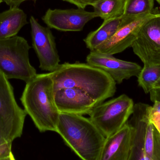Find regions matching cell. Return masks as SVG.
<instances>
[{"label":"cell","instance_id":"6da1fadb","mask_svg":"<svg viewBox=\"0 0 160 160\" xmlns=\"http://www.w3.org/2000/svg\"><path fill=\"white\" fill-rule=\"evenodd\" d=\"M50 73L55 91L62 88H79L86 92L97 105L112 97L116 91V83L110 75L87 63H65Z\"/></svg>","mask_w":160,"mask_h":160},{"label":"cell","instance_id":"7a4b0ae2","mask_svg":"<svg viewBox=\"0 0 160 160\" xmlns=\"http://www.w3.org/2000/svg\"><path fill=\"white\" fill-rule=\"evenodd\" d=\"M54 96V84L50 72L37 74L26 83L21 101L40 132H56L61 113Z\"/></svg>","mask_w":160,"mask_h":160},{"label":"cell","instance_id":"3957f363","mask_svg":"<svg viewBox=\"0 0 160 160\" xmlns=\"http://www.w3.org/2000/svg\"><path fill=\"white\" fill-rule=\"evenodd\" d=\"M56 132L81 159H99L106 138L89 118L61 113Z\"/></svg>","mask_w":160,"mask_h":160},{"label":"cell","instance_id":"277c9868","mask_svg":"<svg viewBox=\"0 0 160 160\" xmlns=\"http://www.w3.org/2000/svg\"><path fill=\"white\" fill-rule=\"evenodd\" d=\"M151 106L138 103L127 124L131 130L129 160H160V133L150 120Z\"/></svg>","mask_w":160,"mask_h":160},{"label":"cell","instance_id":"5b68a950","mask_svg":"<svg viewBox=\"0 0 160 160\" xmlns=\"http://www.w3.org/2000/svg\"><path fill=\"white\" fill-rule=\"evenodd\" d=\"M31 46L22 37L0 39V71L8 80L27 82L37 74L29 59Z\"/></svg>","mask_w":160,"mask_h":160},{"label":"cell","instance_id":"8992f818","mask_svg":"<svg viewBox=\"0 0 160 160\" xmlns=\"http://www.w3.org/2000/svg\"><path fill=\"white\" fill-rule=\"evenodd\" d=\"M133 100L125 94L96 105L88 115L102 135L109 137L120 129L133 111Z\"/></svg>","mask_w":160,"mask_h":160},{"label":"cell","instance_id":"52a82bcc","mask_svg":"<svg viewBox=\"0 0 160 160\" xmlns=\"http://www.w3.org/2000/svg\"><path fill=\"white\" fill-rule=\"evenodd\" d=\"M27 115L17 103L8 79L0 71V124L10 142L21 137Z\"/></svg>","mask_w":160,"mask_h":160},{"label":"cell","instance_id":"ba28073f","mask_svg":"<svg viewBox=\"0 0 160 160\" xmlns=\"http://www.w3.org/2000/svg\"><path fill=\"white\" fill-rule=\"evenodd\" d=\"M30 22L33 48L39 60V68L44 71L53 72L60 65L54 36L49 27L42 26L33 16Z\"/></svg>","mask_w":160,"mask_h":160},{"label":"cell","instance_id":"9c48e42d","mask_svg":"<svg viewBox=\"0 0 160 160\" xmlns=\"http://www.w3.org/2000/svg\"><path fill=\"white\" fill-rule=\"evenodd\" d=\"M131 47L144 65H160V14L143 25Z\"/></svg>","mask_w":160,"mask_h":160},{"label":"cell","instance_id":"30bf717a","mask_svg":"<svg viewBox=\"0 0 160 160\" xmlns=\"http://www.w3.org/2000/svg\"><path fill=\"white\" fill-rule=\"evenodd\" d=\"M98 17L94 12L84 8L52 9L49 8L42 20L49 28L63 32H79L85 25L94 18Z\"/></svg>","mask_w":160,"mask_h":160},{"label":"cell","instance_id":"8fae6325","mask_svg":"<svg viewBox=\"0 0 160 160\" xmlns=\"http://www.w3.org/2000/svg\"><path fill=\"white\" fill-rule=\"evenodd\" d=\"M159 16V13L144 14L129 23L122 25L112 37L97 47L94 51L111 55L124 51L131 47L143 25L151 19Z\"/></svg>","mask_w":160,"mask_h":160},{"label":"cell","instance_id":"7c38bea8","mask_svg":"<svg viewBox=\"0 0 160 160\" xmlns=\"http://www.w3.org/2000/svg\"><path fill=\"white\" fill-rule=\"evenodd\" d=\"M87 64L102 70L111 76L116 84L124 80L138 77L142 68L136 63L117 59L111 54L92 51L86 58Z\"/></svg>","mask_w":160,"mask_h":160},{"label":"cell","instance_id":"4fadbf2b","mask_svg":"<svg viewBox=\"0 0 160 160\" xmlns=\"http://www.w3.org/2000/svg\"><path fill=\"white\" fill-rule=\"evenodd\" d=\"M55 101L60 113L89 115L97 102L84 90L76 87L60 88L55 91Z\"/></svg>","mask_w":160,"mask_h":160},{"label":"cell","instance_id":"5bb4252c","mask_svg":"<svg viewBox=\"0 0 160 160\" xmlns=\"http://www.w3.org/2000/svg\"><path fill=\"white\" fill-rule=\"evenodd\" d=\"M131 147V130L127 123L106 138L99 160H129Z\"/></svg>","mask_w":160,"mask_h":160},{"label":"cell","instance_id":"9a60e30c","mask_svg":"<svg viewBox=\"0 0 160 160\" xmlns=\"http://www.w3.org/2000/svg\"><path fill=\"white\" fill-rule=\"evenodd\" d=\"M27 15L18 7H12L0 13V39L17 35L28 23Z\"/></svg>","mask_w":160,"mask_h":160},{"label":"cell","instance_id":"2e32d148","mask_svg":"<svg viewBox=\"0 0 160 160\" xmlns=\"http://www.w3.org/2000/svg\"><path fill=\"white\" fill-rule=\"evenodd\" d=\"M121 17L103 21L102 24L97 30L89 33L84 39L87 48L91 51H94L112 37L122 26Z\"/></svg>","mask_w":160,"mask_h":160},{"label":"cell","instance_id":"e0dca14e","mask_svg":"<svg viewBox=\"0 0 160 160\" xmlns=\"http://www.w3.org/2000/svg\"><path fill=\"white\" fill-rule=\"evenodd\" d=\"M154 6V0H125L122 26L142 15L152 13Z\"/></svg>","mask_w":160,"mask_h":160},{"label":"cell","instance_id":"ac0fdd59","mask_svg":"<svg viewBox=\"0 0 160 160\" xmlns=\"http://www.w3.org/2000/svg\"><path fill=\"white\" fill-rule=\"evenodd\" d=\"M125 0H99L94 5V11L103 20L121 17Z\"/></svg>","mask_w":160,"mask_h":160},{"label":"cell","instance_id":"d6986e66","mask_svg":"<svg viewBox=\"0 0 160 160\" xmlns=\"http://www.w3.org/2000/svg\"><path fill=\"white\" fill-rule=\"evenodd\" d=\"M138 78V85L148 94L160 79V65H144Z\"/></svg>","mask_w":160,"mask_h":160},{"label":"cell","instance_id":"ffe728a7","mask_svg":"<svg viewBox=\"0 0 160 160\" xmlns=\"http://www.w3.org/2000/svg\"><path fill=\"white\" fill-rule=\"evenodd\" d=\"M16 159L12 151V143L0 141V160Z\"/></svg>","mask_w":160,"mask_h":160},{"label":"cell","instance_id":"44dd1931","mask_svg":"<svg viewBox=\"0 0 160 160\" xmlns=\"http://www.w3.org/2000/svg\"><path fill=\"white\" fill-rule=\"evenodd\" d=\"M77 6L79 8L84 9L87 6H93L99 0H63Z\"/></svg>","mask_w":160,"mask_h":160},{"label":"cell","instance_id":"7402d4cb","mask_svg":"<svg viewBox=\"0 0 160 160\" xmlns=\"http://www.w3.org/2000/svg\"><path fill=\"white\" fill-rule=\"evenodd\" d=\"M150 100L152 102L160 101V87L153 88L149 92Z\"/></svg>","mask_w":160,"mask_h":160},{"label":"cell","instance_id":"603a6c76","mask_svg":"<svg viewBox=\"0 0 160 160\" xmlns=\"http://www.w3.org/2000/svg\"><path fill=\"white\" fill-rule=\"evenodd\" d=\"M150 120L160 133V113H150Z\"/></svg>","mask_w":160,"mask_h":160},{"label":"cell","instance_id":"cb8c5ba5","mask_svg":"<svg viewBox=\"0 0 160 160\" xmlns=\"http://www.w3.org/2000/svg\"><path fill=\"white\" fill-rule=\"evenodd\" d=\"M27 1H30V0H3V2H4L10 7H19L22 3ZM31 1L35 2L37 0H31Z\"/></svg>","mask_w":160,"mask_h":160},{"label":"cell","instance_id":"d4e9b609","mask_svg":"<svg viewBox=\"0 0 160 160\" xmlns=\"http://www.w3.org/2000/svg\"><path fill=\"white\" fill-rule=\"evenodd\" d=\"M154 103V105L151 107L150 113H160V101H156Z\"/></svg>","mask_w":160,"mask_h":160},{"label":"cell","instance_id":"484cf974","mask_svg":"<svg viewBox=\"0 0 160 160\" xmlns=\"http://www.w3.org/2000/svg\"><path fill=\"white\" fill-rule=\"evenodd\" d=\"M0 141L4 142L12 143L8 141L6 134L4 130L3 129L2 127L1 126V124H0Z\"/></svg>","mask_w":160,"mask_h":160},{"label":"cell","instance_id":"4316f807","mask_svg":"<svg viewBox=\"0 0 160 160\" xmlns=\"http://www.w3.org/2000/svg\"><path fill=\"white\" fill-rule=\"evenodd\" d=\"M156 87H160V79L156 83L155 85H154V88H156Z\"/></svg>","mask_w":160,"mask_h":160},{"label":"cell","instance_id":"83f0119b","mask_svg":"<svg viewBox=\"0 0 160 160\" xmlns=\"http://www.w3.org/2000/svg\"><path fill=\"white\" fill-rule=\"evenodd\" d=\"M156 1H157L160 4V0H156Z\"/></svg>","mask_w":160,"mask_h":160},{"label":"cell","instance_id":"f1b7e54d","mask_svg":"<svg viewBox=\"0 0 160 160\" xmlns=\"http://www.w3.org/2000/svg\"><path fill=\"white\" fill-rule=\"evenodd\" d=\"M2 2H3V0H0V4H1V3H2Z\"/></svg>","mask_w":160,"mask_h":160},{"label":"cell","instance_id":"f546056e","mask_svg":"<svg viewBox=\"0 0 160 160\" xmlns=\"http://www.w3.org/2000/svg\"></svg>","mask_w":160,"mask_h":160}]
</instances>
